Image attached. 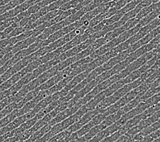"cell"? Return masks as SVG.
Listing matches in <instances>:
<instances>
[{
	"label": "cell",
	"instance_id": "obj_1",
	"mask_svg": "<svg viewBox=\"0 0 160 142\" xmlns=\"http://www.w3.org/2000/svg\"><path fill=\"white\" fill-rule=\"evenodd\" d=\"M142 82L143 81L138 78L131 83L125 84L123 87H121L119 90H117L115 92H114L112 94L108 96V97H105L102 101H101L98 103L97 106L96 107V108L94 109H96L100 112V111L101 109H104L106 108V107H108V106L114 104V103L117 101L119 98H121L122 97H123L125 94H126L129 91H131L136 87H138L140 84L142 83Z\"/></svg>",
	"mask_w": 160,
	"mask_h": 142
},
{
	"label": "cell",
	"instance_id": "obj_2",
	"mask_svg": "<svg viewBox=\"0 0 160 142\" xmlns=\"http://www.w3.org/2000/svg\"><path fill=\"white\" fill-rule=\"evenodd\" d=\"M159 42H160V36L159 34V35L153 38L149 43H148L147 44L142 46V47H140V48L135 50L134 51L129 53L126 58H125V60L127 61L128 64H130L132 62H133V61L138 58V57L144 54L145 53H147L148 51H151V50L155 49L159 45Z\"/></svg>",
	"mask_w": 160,
	"mask_h": 142
},
{
	"label": "cell",
	"instance_id": "obj_3",
	"mask_svg": "<svg viewBox=\"0 0 160 142\" xmlns=\"http://www.w3.org/2000/svg\"><path fill=\"white\" fill-rule=\"evenodd\" d=\"M159 115L160 114L159 110L158 111H156V112L154 113L153 115H151V116L147 118L146 119H144V120H141L138 124H136L131 129H129L128 131L125 133V134H126L128 137L131 138L132 141V138L134 137L136 134L140 132L141 130L143 129L144 127H146V126L154 123L156 121L159 120Z\"/></svg>",
	"mask_w": 160,
	"mask_h": 142
},
{
	"label": "cell",
	"instance_id": "obj_4",
	"mask_svg": "<svg viewBox=\"0 0 160 142\" xmlns=\"http://www.w3.org/2000/svg\"><path fill=\"white\" fill-rule=\"evenodd\" d=\"M125 122H126V121L120 118L119 120L114 122L113 124L108 126V127H106L104 130H101L100 132H99L96 136H94L89 141H102V139H104V138L108 137L113 133L116 132L121 127H122L125 124Z\"/></svg>",
	"mask_w": 160,
	"mask_h": 142
},
{
	"label": "cell",
	"instance_id": "obj_5",
	"mask_svg": "<svg viewBox=\"0 0 160 142\" xmlns=\"http://www.w3.org/2000/svg\"><path fill=\"white\" fill-rule=\"evenodd\" d=\"M159 26H158L157 28H155L153 30H151V32L147 34L145 36H143L142 38H140V39L138 40L137 42H136L134 44L131 45L130 47L128 49V51L130 53L134 51L137 49H138L140 47H142V46L147 44L148 43H149L153 38L159 35Z\"/></svg>",
	"mask_w": 160,
	"mask_h": 142
},
{
	"label": "cell",
	"instance_id": "obj_6",
	"mask_svg": "<svg viewBox=\"0 0 160 142\" xmlns=\"http://www.w3.org/2000/svg\"><path fill=\"white\" fill-rule=\"evenodd\" d=\"M89 72L90 71H85L81 72V73H79L78 75L74 76V77L72 78L70 81V82L66 84V86L63 87L62 89L59 92V95H60V98L64 97L65 95H66L68 93V92L71 90L72 88H74L77 85L78 83L82 82L84 79L86 78L87 76L89 75Z\"/></svg>",
	"mask_w": 160,
	"mask_h": 142
},
{
	"label": "cell",
	"instance_id": "obj_7",
	"mask_svg": "<svg viewBox=\"0 0 160 142\" xmlns=\"http://www.w3.org/2000/svg\"><path fill=\"white\" fill-rule=\"evenodd\" d=\"M98 113H99V111L96 109L89 111H88V112H87L84 114L83 116L81 118H80L78 121L74 122V124H72L71 126H70L67 129L72 133L77 131V130L81 129L82 126L85 125L87 123H88L91 119H92Z\"/></svg>",
	"mask_w": 160,
	"mask_h": 142
},
{
	"label": "cell",
	"instance_id": "obj_8",
	"mask_svg": "<svg viewBox=\"0 0 160 142\" xmlns=\"http://www.w3.org/2000/svg\"><path fill=\"white\" fill-rule=\"evenodd\" d=\"M82 105H79L78 103H76L74 105H73L71 107H68V108L65 109L64 110L62 111L61 112H59L57 116L52 118V120L48 122L51 126L54 125L57 123H59V122H62V120H65V119L67 118L68 117H69L71 115L74 113L76 111H78L80 107H81Z\"/></svg>",
	"mask_w": 160,
	"mask_h": 142
},
{
	"label": "cell",
	"instance_id": "obj_9",
	"mask_svg": "<svg viewBox=\"0 0 160 142\" xmlns=\"http://www.w3.org/2000/svg\"><path fill=\"white\" fill-rule=\"evenodd\" d=\"M88 38H89V36H87L86 34H79V35L76 36L74 38H72V40H70V41H68V43H66V44H64L61 47L58 48L56 50L58 51L59 53H64V52H66V51H68V49H70L72 47H75V46H77V45L82 43L83 41H85Z\"/></svg>",
	"mask_w": 160,
	"mask_h": 142
},
{
	"label": "cell",
	"instance_id": "obj_10",
	"mask_svg": "<svg viewBox=\"0 0 160 142\" xmlns=\"http://www.w3.org/2000/svg\"><path fill=\"white\" fill-rule=\"evenodd\" d=\"M160 124H159V120L155 122L154 123L148 125L146 127H144L143 129L140 130L132 138V141H142L143 138L147 136L148 134L151 133L152 132L155 131V130L159 129Z\"/></svg>",
	"mask_w": 160,
	"mask_h": 142
},
{
	"label": "cell",
	"instance_id": "obj_11",
	"mask_svg": "<svg viewBox=\"0 0 160 142\" xmlns=\"http://www.w3.org/2000/svg\"><path fill=\"white\" fill-rule=\"evenodd\" d=\"M129 53H130V52H129L128 51V49H127L126 50H125V51L118 53L115 56H114L110 59H109L107 62H105L102 65V67L104 68L105 71L109 70V69L112 68L114 66H115L117 64L119 63L121 61H123V60L126 58Z\"/></svg>",
	"mask_w": 160,
	"mask_h": 142
},
{
	"label": "cell",
	"instance_id": "obj_12",
	"mask_svg": "<svg viewBox=\"0 0 160 142\" xmlns=\"http://www.w3.org/2000/svg\"><path fill=\"white\" fill-rule=\"evenodd\" d=\"M94 40H95L92 39V38H88L85 41H83L82 43L77 45V46H75V47H72L70 49H68V51H66V52H64L65 55H66L67 58H68V57L74 56L77 54H78V53L82 51V50L85 49L87 47H88V46L92 43Z\"/></svg>",
	"mask_w": 160,
	"mask_h": 142
},
{
	"label": "cell",
	"instance_id": "obj_13",
	"mask_svg": "<svg viewBox=\"0 0 160 142\" xmlns=\"http://www.w3.org/2000/svg\"><path fill=\"white\" fill-rule=\"evenodd\" d=\"M85 111H84L81 107H80L78 111H76L74 113H73L69 117L65 119V120L60 122L61 124H62L63 130L66 129L67 128L69 127L72 124H74V122L78 121L80 118H81L84 114H85Z\"/></svg>",
	"mask_w": 160,
	"mask_h": 142
},
{
	"label": "cell",
	"instance_id": "obj_14",
	"mask_svg": "<svg viewBox=\"0 0 160 142\" xmlns=\"http://www.w3.org/2000/svg\"><path fill=\"white\" fill-rule=\"evenodd\" d=\"M37 39H38L37 37L31 36H29V38H26V39H25V40H22L21 41L17 42L16 44H14L13 45L12 51H11V52H12L13 54H15V53L18 52V51H20V50L28 48L29 45H31Z\"/></svg>",
	"mask_w": 160,
	"mask_h": 142
},
{
	"label": "cell",
	"instance_id": "obj_15",
	"mask_svg": "<svg viewBox=\"0 0 160 142\" xmlns=\"http://www.w3.org/2000/svg\"><path fill=\"white\" fill-rule=\"evenodd\" d=\"M62 130H63L60 122L57 123L54 125H52L51 129L49 130L47 133H46L40 139L38 140V141H48L52 137H54L58 133L62 131Z\"/></svg>",
	"mask_w": 160,
	"mask_h": 142
},
{
	"label": "cell",
	"instance_id": "obj_16",
	"mask_svg": "<svg viewBox=\"0 0 160 142\" xmlns=\"http://www.w3.org/2000/svg\"><path fill=\"white\" fill-rule=\"evenodd\" d=\"M51 126H52L49 123H47V124L42 126L40 129L34 132L25 141H38V140L40 139L46 133H47L51 129Z\"/></svg>",
	"mask_w": 160,
	"mask_h": 142
},
{
	"label": "cell",
	"instance_id": "obj_17",
	"mask_svg": "<svg viewBox=\"0 0 160 142\" xmlns=\"http://www.w3.org/2000/svg\"><path fill=\"white\" fill-rule=\"evenodd\" d=\"M158 16H159V8H158L153 11H152L151 13L147 14V16L141 18L139 21L138 24L136 25V26L138 27L139 28H142V27L147 25L148 24H149L151 21L154 20V19L156 17H158Z\"/></svg>",
	"mask_w": 160,
	"mask_h": 142
},
{
	"label": "cell",
	"instance_id": "obj_18",
	"mask_svg": "<svg viewBox=\"0 0 160 142\" xmlns=\"http://www.w3.org/2000/svg\"><path fill=\"white\" fill-rule=\"evenodd\" d=\"M125 82L123 81V79H121L117 82L113 83L112 84H111L110 86H108L107 88H106L105 90H103V92L105 94V97H108V96L112 94L114 92L119 90V88H121V87H123L125 85Z\"/></svg>",
	"mask_w": 160,
	"mask_h": 142
},
{
	"label": "cell",
	"instance_id": "obj_19",
	"mask_svg": "<svg viewBox=\"0 0 160 142\" xmlns=\"http://www.w3.org/2000/svg\"><path fill=\"white\" fill-rule=\"evenodd\" d=\"M159 8V3H151L149 6L144 7L143 8L141 9L138 13L136 14V16L135 17L136 18H138V20H140L141 18H143L144 17L147 16V14L151 13L152 11H153L156 9Z\"/></svg>",
	"mask_w": 160,
	"mask_h": 142
},
{
	"label": "cell",
	"instance_id": "obj_20",
	"mask_svg": "<svg viewBox=\"0 0 160 142\" xmlns=\"http://www.w3.org/2000/svg\"><path fill=\"white\" fill-rule=\"evenodd\" d=\"M71 134L72 132L66 129L58 133L54 137H52L48 141H67L68 137H70Z\"/></svg>",
	"mask_w": 160,
	"mask_h": 142
},
{
	"label": "cell",
	"instance_id": "obj_21",
	"mask_svg": "<svg viewBox=\"0 0 160 142\" xmlns=\"http://www.w3.org/2000/svg\"><path fill=\"white\" fill-rule=\"evenodd\" d=\"M159 69V58L156 60L155 63L153 65V66H151L146 71H144L143 73L141 74L140 76V79H142L143 82L145 79H147L148 76H150L152 74H153L154 72Z\"/></svg>",
	"mask_w": 160,
	"mask_h": 142
},
{
	"label": "cell",
	"instance_id": "obj_22",
	"mask_svg": "<svg viewBox=\"0 0 160 142\" xmlns=\"http://www.w3.org/2000/svg\"><path fill=\"white\" fill-rule=\"evenodd\" d=\"M81 2V0H70L66 3H64L63 5L61 6L59 8V10H62L63 11L67 10L72 8H74L78 6V3Z\"/></svg>",
	"mask_w": 160,
	"mask_h": 142
},
{
	"label": "cell",
	"instance_id": "obj_23",
	"mask_svg": "<svg viewBox=\"0 0 160 142\" xmlns=\"http://www.w3.org/2000/svg\"><path fill=\"white\" fill-rule=\"evenodd\" d=\"M159 137H160V130L159 129H158L144 137L142 139V141L151 142V141H153L155 139H157V138H159Z\"/></svg>",
	"mask_w": 160,
	"mask_h": 142
},
{
	"label": "cell",
	"instance_id": "obj_24",
	"mask_svg": "<svg viewBox=\"0 0 160 142\" xmlns=\"http://www.w3.org/2000/svg\"><path fill=\"white\" fill-rule=\"evenodd\" d=\"M14 22H16L14 17L12 18H7L6 20H3L2 21H0V32L3 31L6 28H8V27L10 26Z\"/></svg>",
	"mask_w": 160,
	"mask_h": 142
},
{
	"label": "cell",
	"instance_id": "obj_25",
	"mask_svg": "<svg viewBox=\"0 0 160 142\" xmlns=\"http://www.w3.org/2000/svg\"><path fill=\"white\" fill-rule=\"evenodd\" d=\"M25 31V29L24 27H17V28H14L12 32H11L8 35V38H12L15 37L18 35H19L21 33Z\"/></svg>",
	"mask_w": 160,
	"mask_h": 142
},
{
	"label": "cell",
	"instance_id": "obj_26",
	"mask_svg": "<svg viewBox=\"0 0 160 142\" xmlns=\"http://www.w3.org/2000/svg\"><path fill=\"white\" fill-rule=\"evenodd\" d=\"M158 78H159V69L156 71L154 73L152 74L150 76H148L147 79L144 81V82L147 83V84H149L150 83L153 82V81H155V79H157Z\"/></svg>",
	"mask_w": 160,
	"mask_h": 142
},
{
	"label": "cell",
	"instance_id": "obj_27",
	"mask_svg": "<svg viewBox=\"0 0 160 142\" xmlns=\"http://www.w3.org/2000/svg\"><path fill=\"white\" fill-rule=\"evenodd\" d=\"M13 55H14V54L11 51L6 53V54L3 55L1 59H0V68H1L3 65L8 60H10Z\"/></svg>",
	"mask_w": 160,
	"mask_h": 142
},
{
	"label": "cell",
	"instance_id": "obj_28",
	"mask_svg": "<svg viewBox=\"0 0 160 142\" xmlns=\"http://www.w3.org/2000/svg\"><path fill=\"white\" fill-rule=\"evenodd\" d=\"M128 3L126 0H118L117 2H116L115 4V6L117 10H120L121 8H122L124 7L125 5H126Z\"/></svg>",
	"mask_w": 160,
	"mask_h": 142
},
{
	"label": "cell",
	"instance_id": "obj_29",
	"mask_svg": "<svg viewBox=\"0 0 160 142\" xmlns=\"http://www.w3.org/2000/svg\"><path fill=\"white\" fill-rule=\"evenodd\" d=\"M29 22V17H24L18 22V27H25Z\"/></svg>",
	"mask_w": 160,
	"mask_h": 142
},
{
	"label": "cell",
	"instance_id": "obj_30",
	"mask_svg": "<svg viewBox=\"0 0 160 142\" xmlns=\"http://www.w3.org/2000/svg\"><path fill=\"white\" fill-rule=\"evenodd\" d=\"M6 53H7L6 52V51H5V49H4V48L3 49H0V59L2 58V57Z\"/></svg>",
	"mask_w": 160,
	"mask_h": 142
},
{
	"label": "cell",
	"instance_id": "obj_31",
	"mask_svg": "<svg viewBox=\"0 0 160 142\" xmlns=\"http://www.w3.org/2000/svg\"><path fill=\"white\" fill-rule=\"evenodd\" d=\"M159 0H152V3H159Z\"/></svg>",
	"mask_w": 160,
	"mask_h": 142
}]
</instances>
